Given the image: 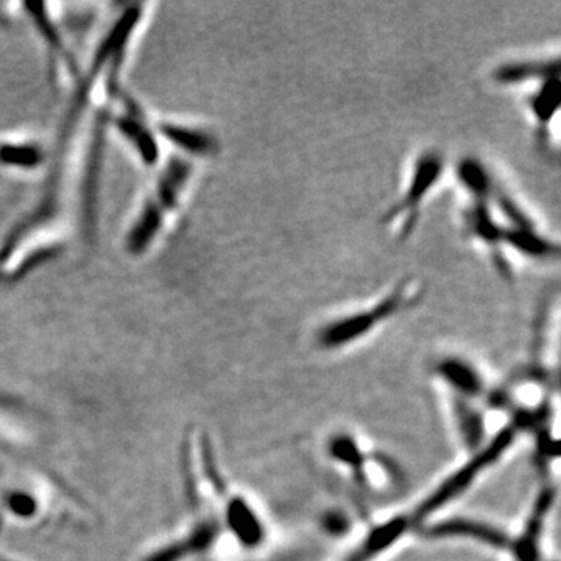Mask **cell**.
Returning <instances> with one entry per match:
<instances>
[{"label": "cell", "instance_id": "cell-1", "mask_svg": "<svg viewBox=\"0 0 561 561\" xmlns=\"http://www.w3.org/2000/svg\"><path fill=\"white\" fill-rule=\"evenodd\" d=\"M420 300L421 292L413 279L398 281L376 303L326 322L315 336L317 345L325 351L343 350L346 346L367 339L371 332L378 331L399 314L410 311Z\"/></svg>", "mask_w": 561, "mask_h": 561}, {"label": "cell", "instance_id": "cell-2", "mask_svg": "<svg viewBox=\"0 0 561 561\" xmlns=\"http://www.w3.org/2000/svg\"><path fill=\"white\" fill-rule=\"evenodd\" d=\"M516 438H518V429L510 424L501 429L498 435H494L487 445L474 451L470 460H466L418 504L415 512L410 515L415 527L424 526L427 519L432 518L435 513L445 509L446 505L457 501L462 494L470 490L485 471L490 470L491 466L496 465L510 448H513Z\"/></svg>", "mask_w": 561, "mask_h": 561}, {"label": "cell", "instance_id": "cell-3", "mask_svg": "<svg viewBox=\"0 0 561 561\" xmlns=\"http://www.w3.org/2000/svg\"><path fill=\"white\" fill-rule=\"evenodd\" d=\"M446 172V158L440 150L427 149L415 158L403 192L384 214V223L401 242L417 230L427 198L434 194Z\"/></svg>", "mask_w": 561, "mask_h": 561}, {"label": "cell", "instance_id": "cell-4", "mask_svg": "<svg viewBox=\"0 0 561 561\" xmlns=\"http://www.w3.org/2000/svg\"><path fill=\"white\" fill-rule=\"evenodd\" d=\"M462 220L466 236L487 248L488 255L502 278H512V269L502 240L504 225L494 214L491 202H471L463 211Z\"/></svg>", "mask_w": 561, "mask_h": 561}, {"label": "cell", "instance_id": "cell-5", "mask_svg": "<svg viewBox=\"0 0 561 561\" xmlns=\"http://www.w3.org/2000/svg\"><path fill=\"white\" fill-rule=\"evenodd\" d=\"M423 535L431 540H468L493 547L496 551L510 552L513 538L499 527L471 518L443 519L440 523L424 524Z\"/></svg>", "mask_w": 561, "mask_h": 561}, {"label": "cell", "instance_id": "cell-6", "mask_svg": "<svg viewBox=\"0 0 561 561\" xmlns=\"http://www.w3.org/2000/svg\"><path fill=\"white\" fill-rule=\"evenodd\" d=\"M435 376L452 390L454 398L474 401L484 395V374L470 359L460 356H445L437 360L434 367Z\"/></svg>", "mask_w": 561, "mask_h": 561}, {"label": "cell", "instance_id": "cell-7", "mask_svg": "<svg viewBox=\"0 0 561 561\" xmlns=\"http://www.w3.org/2000/svg\"><path fill=\"white\" fill-rule=\"evenodd\" d=\"M415 527L412 516L398 515L376 524L368 530L356 549L345 561H373L389 552L399 541L403 540L409 530Z\"/></svg>", "mask_w": 561, "mask_h": 561}, {"label": "cell", "instance_id": "cell-8", "mask_svg": "<svg viewBox=\"0 0 561 561\" xmlns=\"http://www.w3.org/2000/svg\"><path fill=\"white\" fill-rule=\"evenodd\" d=\"M555 75H560V60L557 57L523 58L498 64L491 71V80L498 86L538 85Z\"/></svg>", "mask_w": 561, "mask_h": 561}, {"label": "cell", "instance_id": "cell-9", "mask_svg": "<svg viewBox=\"0 0 561 561\" xmlns=\"http://www.w3.org/2000/svg\"><path fill=\"white\" fill-rule=\"evenodd\" d=\"M554 491L551 488L541 491L535 507L527 519L526 529L518 538H513L510 554L515 561H541V540H543L544 523L547 513L551 512Z\"/></svg>", "mask_w": 561, "mask_h": 561}, {"label": "cell", "instance_id": "cell-10", "mask_svg": "<svg viewBox=\"0 0 561 561\" xmlns=\"http://www.w3.org/2000/svg\"><path fill=\"white\" fill-rule=\"evenodd\" d=\"M504 225V223H502ZM505 251L512 250L516 255L532 261H552L558 259V245L546 234L538 230L537 225H504Z\"/></svg>", "mask_w": 561, "mask_h": 561}, {"label": "cell", "instance_id": "cell-11", "mask_svg": "<svg viewBox=\"0 0 561 561\" xmlns=\"http://www.w3.org/2000/svg\"><path fill=\"white\" fill-rule=\"evenodd\" d=\"M560 100V75L546 78L544 82L538 83L537 88L533 89L527 97V108L532 117L533 127L541 141L547 139L549 128L560 110Z\"/></svg>", "mask_w": 561, "mask_h": 561}, {"label": "cell", "instance_id": "cell-12", "mask_svg": "<svg viewBox=\"0 0 561 561\" xmlns=\"http://www.w3.org/2000/svg\"><path fill=\"white\" fill-rule=\"evenodd\" d=\"M457 180L471 202H491L499 183L484 161L476 156L463 158L456 170Z\"/></svg>", "mask_w": 561, "mask_h": 561}, {"label": "cell", "instance_id": "cell-13", "mask_svg": "<svg viewBox=\"0 0 561 561\" xmlns=\"http://www.w3.org/2000/svg\"><path fill=\"white\" fill-rule=\"evenodd\" d=\"M226 523L244 546L258 547L264 543L265 527L261 516L244 498L231 499L226 509Z\"/></svg>", "mask_w": 561, "mask_h": 561}, {"label": "cell", "instance_id": "cell-14", "mask_svg": "<svg viewBox=\"0 0 561 561\" xmlns=\"http://www.w3.org/2000/svg\"><path fill=\"white\" fill-rule=\"evenodd\" d=\"M164 136L178 149L198 158H211L219 153V139L214 133L200 127L183 124H164Z\"/></svg>", "mask_w": 561, "mask_h": 561}, {"label": "cell", "instance_id": "cell-15", "mask_svg": "<svg viewBox=\"0 0 561 561\" xmlns=\"http://www.w3.org/2000/svg\"><path fill=\"white\" fill-rule=\"evenodd\" d=\"M328 454L334 462L350 471L357 484H368L367 466L370 457L365 454L364 448L350 434H337L329 440Z\"/></svg>", "mask_w": 561, "mask_h": 561}, {"label": "cell", "instance_id": "cell-16", "mask_svg": "<svg viewBox=\"0 0 561 561\" xmlns=\"http://www.w3.org/2000/svg\"><path fill=\"white\" fill-rule=\"evenodd\" d=\"M44 159L43 145L32 139L0 141V164L11 169H35Z\"/></svg>", "mask_w": 561, "mask_h": 561}, {"label": "cell", "instance_id": "cell-17", "mask_svg": "<svg viewBox=\"0 0 561 561\" xmlns=\"http://www.w3.org/2000/svg\"><path fill=\"white\" fill-rule=\"evenodd\" d=\"M454 418H456L457 431L462 438L463 445L470 448L471 452L477 451L485 445L484 417L479 410L473 407L471 401L454 398Z\"/></svg>", "mask_w": 561, "mask_h": 561}, {"label": "cell", "instance_id": "cell-18", "mask_svg": "<svg viewBox=\"0 0 561 561\" xmlns=\"http://www.w3.org/2000/svg\"><path fill=\"white\" fill-rule=\"evenodd\" d=\"M350 526V518L342 510H329L323 515V530L332 537H340L346 530L350 529Z\"/></svg>", "mask_w": 561, "mask_h": 561}]
</instances>
